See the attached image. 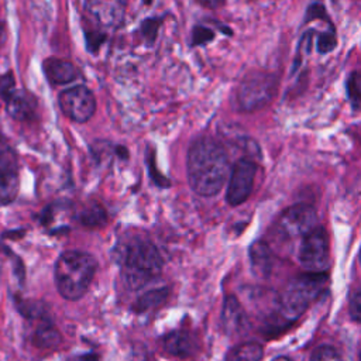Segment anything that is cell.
<instances>
[{
    "mask_svg": "<svg viewBox=\"0 0 361 361\" xmlns=\"http://www.w3.org/2000/svg\"><path fill=\"white\" fill-rule=\"evenodd\" d=\"M186 171L193 192L200 196L217 195L230 171L224 147L212 137L195 140L188 151Z\"/></svg>",
    "mask_w": 361,
    "mask_h": 361,
    "instance_id": "cell-1",
    "label": "cell"
},
{
    "mask_svg": "<svg viewBox=\"0 0 361 361\" xmlns=\"http://www.w3.org/2000/svg\"><path fill=\"white\" fill-rule=\"evenodd\" d=\"M97 268V262L94 257L85 251H65L62 252L54 268L55 285L59 295L68 300H78L80 299Z\"/></svg>",
    "mask_w": 361,
    "mask_h": 361,
    "instance_id": "cell-2",
    "label": "cell"
},
{
    "mask_svg": "<svg viewBox=\"0 0 361 361\" xmlns=\"http://www.w3.org/2000/svg\"><path fill=\"white\" fill-rule=\"evenodd\" d=\"M162 265V257L152 243L133 241L124 255L123 281L128 289H140L161 274Z\"/></svg>",
    "mask_w": 361,
    "mask_h": 361,
    "instance_id": "cell-3",
    "label": "cell"
},
{
    "mask_svg": "<svg viewBox=\"0 0 361 361\" xmlns=\"http://www.w3.org/2000/svg\"><path fill=\"white\" fill-rule=\"evenodd\" d=\"M329 278L324 272H307L293 278L282 293L283 314L299 317L327 288Z\"/></svg>",
    "mask_w": 361,
    "mask_h": 361,
    "instance_id": "cell-4",
    "label": "cell"
},
{
    "mask_svg": "<svg viewBox=\"0 0 361 361\" xmlns=\"http://www.w3.org/2000/svg\"><path fill=\"white\" fill-rule=\"evenodd\" d=\"M278 78L265 71H251L240 82L235 90L238 110L252 113L264 109L276 93Z\"/></svg>",
    "mask_w": 361,
    "mask_h": 361,
    "instance_id": "cell-5",
    "label": "cell"
},
{
    "mask_svg": "<svg viewBox=\"0 0 361 361\" xmlns=\"http://www.w3.org/2000/svg\"><path fill=\"white\" fill-rule=\"evenodd\" d=\"M317 226L316 210L305 203L293 204L286 209L278 219L274 233L279 240L290 241L295 238H302L313 227Z\"/></svg>",
    "mask_w": 361,
    "mask_h": 361,
    "instance_id": "cell-6",
    "label": "cell"
},
{
    "mask_svg": "<svg viewBox=\"0 0 361 361\" xmlns=\"http://www.w3.org/2000/svg\"><path fill=\"white\" fill-rule=\"evenodd\" d=\"M298 258L307 272H324L329 264V240L323 227L316 226L299 244Z\"/></svg>",
    "mask_w": 361,
    "mask_h": 361,
    "instance_id": "cell-7",
    "label": "cell"
},
{
    "mask_svg": "<svg viewBox=\"0 0 361 361\" xmlns=\"http://www.w3.org/2000/svg\"><path fill=\"white\" fill-rule=\"evenodd\" d=\"M62 113L76 123H86L96 111V99L93 93L83 85L69 87L58 96Z\"/></svg>",
    "mask_w": 361,
    "mask_h": 361,
    "instance_id": "cell-8",
    "label": "cell"
},
{
    "mask_svg": "<svg viewBox=\"0 0 361 361\" xmlns=\"http://www.w3.org/2000/svg\"><path fill=\"white\" fill-rule=\"evenodd\" d=\"M255 173L257 164L250 158H241L234 164L226 193L228 204L238 206L250 197L254 188Z\"/></svg>",
    "mask_w": 361,
    "mask_h": 361,
    "instance_id": "cell-9",
    "label": "cell"
},
{
    "mask_svg": "<svg viewBox=\"0 0 361 361\" xmlns=\"http://www.w3.org/2000/svg\"><path fill=\"white\" fill-rule=\"evenodd\" d=\"M127 8V0H85V10L94 23L107 30L121 25Z\"/></svg>",
    "mask_w": 361,
    "mask_h": 361,
    "instance_id": "cell-10",
    "label": "cell"
},
{
    "mask_svg": "<svg viewBox=\"0 0 361 361\" xmlns=\"http://www.w3.org/2000/svg\"><path fill=\"white\" fill-rule=\"evenodd\" d=\"M18 192V165L14 149L7 145L0 149V206L11 203Z\"/></svg>",
    "mask_w": 361,
    "mask_h": 361,
    "instance_id": "cell-11",
    "label": "cell"
},
{
    "mask_svg": "<svg viewBox=\"0 0 361 361\" xmlns=\"http://www.w3.org/2000/svg\"><path fill=\"white\" fill-rule=\"evenodd\" d=\"M6 110L8 116L18 121H28L35 117L38 109L37 97L24 89H16L6 99Z\"/></svg>",
    "mask_w": 361,
    "mask_h": 361,
    "instance_id": "cell-12",
    "label": "cell"
},
{
    "mask_svg": "<svg viewBox=\"0 0 361 361\" xmlns=\"http://www.w3.org/2000/svg\"><path fill=\"white\" fill-rule=\"evenodd\" d=\"M42 71L52 85H65L78 79L79 69L69 61L61 58H47L42 62Z\"/></svg>",
    "mask_w": 361,
    "mask_h": 361,
    "instance_id": "cell-13",
    "label": "cell"
},
{
    "mask_svg": "<svg viewBox=\"0 0 361 361\" xmlns=\"http://www.w3.org/2000/svg\"><path fill=\"white\" fill-rule=\"evenodd\" d=\"M164 350L175 357H189L197 350L196 337L188 330H173L162 338Z\"/></svg>",
    "mask_w": 361,
    "mask_h": 361,
    "instance_id": "cell-14",
    "label": "cell"
},
{
    "mask_svg": "<svg viewBox=\"0 0 361 361\" xmlns=\"http://www.w3.org/2000/svg\"><path fill=\"white\" fill-rule=\"evenodd\" d=\"M247 314L241 306V303L235 299V296L228 295L224 299L223 303V312H221V323L224 330L228 334L241 333L247 327Z\"/></svg>",
    "mask_w": 361,
    "mask_h": 361,
    "instance_id": "cell-15",
    "label": "cell"
},
{
    "mask_svg": "<svg viewBox=\"0 0 361 361\" xmlns=\"http://www.w3.org/2000/svg\"><path fill=\"white\" fill-rule=\"evenodd\" d=\"M250 261L251 268L255 275L261 278H267L272 271V251L264 241H254L250 247Z\"/></svg>",
    "mask_w": 361,
    "mask_h": 361,
    "instance_id": "cell-16",
    "label": "cell"
},
{
    "mask_svg": "<svg viewBox=\"0 0 361 361\" xmlns=\"http://www.w3.org/2000/svg\"><path fill=\"white\" fill-rule=\"evenodd\" d=\"M262 354L264 350L259 343L248 341L231 348L224 361H259Z\"/></svg>",
    "mask_w": 361,
    "mask_h": 361,
    "instance_id": "cell-17",
    "label": "cell"
},
{
    "mask_svg": "<svg viewBox=\"0 0 361 361\" xmlns=\"http://www.w3.org/2000/svg\"><path fill=\"white\" fill-rule=\"evenodd\" d=\"M32 341L35 345L41 348H54L58 347L62 341V336L56 327H54L51 323H44L39 326L32 337Z\"/></svg>",
    "mask_w": 361,
    "mask_h": 361,
    "instance_id": "cell-18",
    "label": "cell"
},
{
    "mask_svg": "<svg viewBox=\"0 0 361 361\" xmlns=\"http://www.w3.org/2000/svg\"><path fill=\"white\" fill-rule=\"evenodd\" d=\"M168 295H169L168 288H158V289L148 290L137 299V302L133 305V309L138 313L140 312H147L149 309H154V307L159 306L162 302H165Z\"/></svg>",
    "mask_w": 361,
    "mask_h": 361,
    "instance_id": "cell-19",
    "label": "cell"
},
{
    "mask_svg": "<svg viewBox=\"0 0 361 361\" xmlns=\"http://www.w3.org/2000/svg\"><path fill=\"white\" fill-rule=\"evenodd\" d=\"M345 89L353 110H361V71H353L348 75Z\"/></svg>",
    "mask_w": 361,
    "mask_h": 361,
    "instance_id": "cell-20",
    "label": "cell"
},
{
    "mask_svg": "<svg viewBox=\"0 0 361 361\" xmlns=\"http://www.w3.org/2000/svg\"><path fill=\"white\" fill-rule=\"evenodd\" d=\"M106 212L99 204H92L89 207H85L80 213V223L89 228L100 227L106 223Z\"/></svg>",
    "mask_w": 361,
    "mask_h": 361,
    "instance_id": "cell-21",
    "label": "cell"
},
{
    "mask_svg": "<svg viewBox=\"0 0 361 361\" xmlns=\"http://www.w3.org/2000/svg\"><path fill=\"white\" fill-rule=\"evenodd\" d=\"M336 47H337V37H336L334 27L329 28V31H324V32L319 34L317 41H316V48L320 54H329Z\"/></svg>",
    "mask_w": 361,
    "mask_h": 361,
    "instance_id": "cell-22",
    "label": "cell"
},
{
    "mask_svg": "<svg viewBox=\"0 0 361 361\" xmlns=\"http://www.w3.org/2000/svg\"><path fill=\"white\" fill-rule=\"evenodd\" d=\"M310 361H344L343 357L330 345H320L317 347Z\"/></svg>",
    "mask_w": 361,
    "mask_h": 361,
    "instance_id": "cell-23",
    "label": "cell"
},
{
    "mask_svg": "<svg viewBox=\"0 0 361 361\" xmlns=\"http://www.w3.org/2000/svg\"><path fill=\"white\" fill-rule=\"evenodd\" d=\"M161 21H162V18H147V20H144V23L141 25V34H142V37L147 39V42L149 45L157 38Z\"/></svg>",
    "mask_w": 361,
    "mask_h": 361,
    "instance_id": "cell-24",
    "label": "cell"
},
{
    "mask_svg": "<svg viewBox=\"0 0 361 361\" xmlns=\"http://www.w3.org/2000/svg\"><path fill=\"white\" fill-rule=\"evenodd\" d=\"M214 38V32L203 25H196L192 31V45H203Z\"/></svg>",
    "mask_w": 361,
    "mask_h": 361,
    "instance_id": "cell-25",
    "label": "cell"
},
{
    "mask_svg": "<svg viewBox=\"0 0 361 361\" xmlns=\"http://www.w3.org/2000/svg\"><path fill=\"white\" fill-rule=\"evenodd\" d=\"M147 162H148V169H149V173H151V178L152 180L161 186V188H169L171 182L164 176L161 175L158 171H157V165H155V155H154V151H148V157H147Z\"/></svg>",
    "mask_w": 361,
    "mask_h": 361,
    "instance_id": "cell-26",
    "label": "cell"
},
{
    "mask_svg": "<svg viewBox=\"0 0 361 361\" xmlns=\"http://www.w3.org/2000/svg\"><path fill=\"white\" fill-rule=\"evenodd\" d=\"M18 310L27 316V317H41L44 310L41 309V303H37V302H23V303H18Z\"/></svg>",
    "mask_w": 361,
    "mask_h": 361,
    "instance_id": "cell-27",
    "label": "cell"
},
{
    "mask_svg": "<svg viewBox=\"0 0 361 361\" xmlns=\"http://www.w3.org/2000/svg\"><path fill=\"white\" fill-rule=\"evenodd\" d=\"M16 90L14 87V79H13V75L11 73H7V75H3L0 76V96L3 99H6L10 93H13Z\"/></svg>",
    "mask_w": 361,
    "mask_h": 361,
    "instance_id": "cell-28",
    "label": "cell"
},
{
    "mask_svg": "<svg viewBox=\"0 0 361 361\" xmlns=\"http://www.w3.org/2000/svg\"><path fill=\"white\" fill-rule=\"evenodd\" d=\"M350 316L355 322H361V292H357L350 300Z\"/></svg>",
    "mask_w": 361,
    "mask_h": 361,
    "instance_id": "cell-29",
    "label": "cell"
},
{
    "mask_svg": "<svg viewBox=\"0 0 361 361\" xmlns=\"http://www.w3.org/2000/svg\"><path fill=\"white\" fill-rule=\"evenodd\" d=\"M196 1L200 6H203L206 8H212V10H216V8L221 7L226 3V0H196Z\"/></svg>",
    "mask_w": 361,
    "mask_h": 361,
    "instance_id": "cell-30",
    "label": "cell"
},
{
    "mask_svg": "<svg viewBox=\"0 0 361 361\" xmlns=\"http://www.w3.org/2000/svg\"><path fill=\"white\" fill-rule=\"evenodd\" d=\"M78 361H99V355L89 353V354H83L78 358Z\"/></svg>",
    "mask_w": 361,
    "mask_h": 361,
    "instance_id": "cell-31",
    "label": "cell"
},
{
    "mask_svg": "<svg viewBox=\"0 0 361 361\" xmlns=\"http://www.w3.org/2000/svg\"><path fill=\"white\" fill-rule=\"evenodd\" d=\"M6 145H8V142H7V140L4 138V135L0 133V149H1V148H4Z\"/></svg>",
    "mask_w": 361,
    "mask_h": 361,
    "instance_id": "cell-32",
    "label": "cell"
},
{
    "mask_svg": "<svg viewBox=\"0 0 361 361\" xmlns=\"http://www.w3.org/2000/svg\"><path fill=\"white\" fill-rule=\"evenodd\" d=\"M272 361H292L290 358H288V357H283V355H281V357H276V358H274Z\"/></svg>",
    "mask_w": 361,
    "mask_h": 361,
    "instance_id": "cell-33",
    "label": "cell"
},
{
    "mask_svg": "<svg viewBox=\"0 0 361 361\" xmlns=\"http://www.w3.org/2000/svg\"><path fill=\"white\" fill-rule=\"evenodd\" d=\"M360 261H361V252H360Z\"/></svg>",
    "mask_w": 361,
    "mask_h": 361,
    "instance_id": "cell-34",
    "label": "cell"
}]
</instances>
